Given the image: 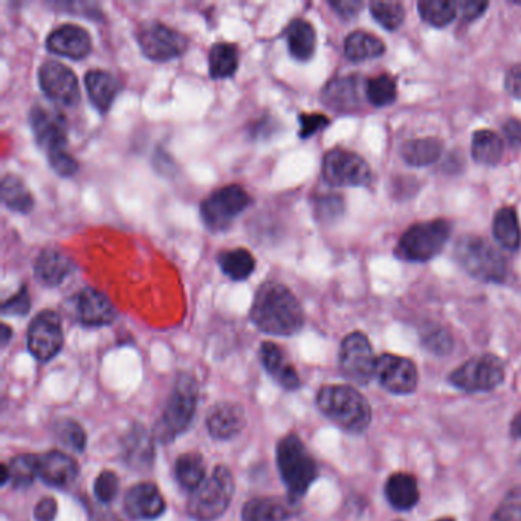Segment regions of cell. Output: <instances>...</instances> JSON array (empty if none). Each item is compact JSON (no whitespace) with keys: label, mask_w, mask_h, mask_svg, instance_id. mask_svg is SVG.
Wrapping results in <instances>:
<instances>
[{"label":"cell","mask_w":521,"mask_h":521,"mask_svg":"<svg viewBox=\"0 0 521 521\" xmlns=\"http://www.w3.org/2000/svg\"><path fill=\"white\" fill-rule=\"evenodd\" d=\"M344 52L352 62H366L381 57L386 52V45L373 34L355 31L344 42Z\"/></svg>","instance_id":"4dcf8cb0"},{"label":"cell","mask_w":521,"mask_h":521,"mask_svg":"<svg viewBox=\"0 0 521 521\" xmlns=\"http://www.w3.org/2000/svg\"><path fill=\"white\" fill-rule=\"evenodd\" d=\"M75 312L83 326L103 327L114 323L117 311L111 298L94 288H86L75 297Z\"/></svg>","instance_id":"d6986e66"},{"label":"cell","mask_w":521,"mask_h":521,"mask_svg":"<svg viewBox=\"0 0 521 521\" xmlns=\"http://www.w3.org/2000/svg\"><path fill=\"white\" fill-rule=\"evenodd\" d=\"M31 309L30 292L26 286H22L20 291L13 297L8 298L2 305V314L14 315V317H25Z\"/></svg>","instance_id":"f6af8a7d"},{"label":"cell","mask_w":521,"mask_h":521,"mask_svg":"<svg viewBox=\"0 0 521 521\" xmlns=\"http://www.w3.org/2000/svg\"><path fill=\"white\" fill-rule=\"evenodd\" d=\"M511 433L512 436L520 437L521 439V411H518V415L515 416L514 421H512Z\"/></svg>","instance_id":"91938a15"},{"label":"cell","mask_w":521,"mask_h":521,"mask_svg":"<svg viewBox=\"0 0 521 521\" xmlns=\"http://www.w3.org/2000/svg\"><path fill=\"white\" fill-rule=\"evenodd\" d=\"M49 166L57 175L63 178L75 175L78 172V162L75 161L74 156L69 155L68 152L59 153V155H52L48 158Z\"/></svg>","instance_id":"bcb514c9"},{"label":"cell","mask_w":521,"mask_h":521,"mask_svg":"<svg viewBox=\"0 0 521 521\" xmlns=\"http://www.w3.org/2000/svg\"><path fill=\"white\" fill-rule=\"evenodd\" d=\"M329 126V118L324 117L321 114H303L300 115V136L305 138H311L315 133L320 130L326 129Z\"/></svg>","instance_id":"7dc6e473"},{"label":"cell","mask_w":521,"mask_h":521,"mask_svg":"<svg viewBox=\"0 0 521 521\" xmlns=\"http://www.w3.org/2000/svg\"><path fill=\"white\" fill-rule=\"evenodd\" d=\"M30 124L37 146L45 150L48 158L68 152V123L59 111L34 106L31 109Z\"/></svg>","instance_id":"5bb4252c"},{"label":"cell","mask_w":521,"mask_h":521,"mask_svg":"<svg viewBox=\"0 0 521 521\" xmlns=\"http://www.w3.org/2000/svg\"><path fill=\"white\" fill-rule=\"evenodd\" d=\"M120 491V479L114 471L104 470L95 479L94 492L101 505H111Z\"/></svg>","instance_id":"7bdbcfd3"},{"label":"cell","mask_w":521,"mask_h":521,"mask_svg":"<svg viewBox=\"0 0 521 521\" xmlns=\"http://www.w3.org/2000/svg\"><path fill=\"white\" fill-rule=\"evenodd\" d=\"M251 320L263 334L292 337L305 324V312L285 285L266 282L254 297Z\"/></svg>","instance_id":"6da1fadb"},{"label":"cell","mask_w":521,"mask_h":521,"mask_svg":"<svg viewBox=\"0 0 521 521\" xmlns=\"http://www.w3.org/2000/svg\"><path fill=\"white\" fill-rule=\"evenodd\" d=\"M424 343L428 349L436 353L450 352L451 346H453V340H451L450 335H448V332H445L444 329L431 331L430 334L425 337Z\"/></svg>","instance_id":"c3c4849f"},{"label":"cell","mask_w":521,"mask_h":521,"mask_svg":"<svg viewBox=\"0 0 521 521\" xmlns=\"http://www.w3.org/2000/svg\"><path fill=\"white\" fill-rule=\"evenodd\" d=\"M360 89L358 75L334 78L324 88L323 103L337 112H355L361 106Z\"/></svg>","instance_id":"cb8c5ba5"},{"label":"cell","mask_w":521,"mask_h":521,"mask_svg":"<svg viewBox=\"0 0 521 521\" xmlns=\"http://www.w3.org/2000/svg\"><path fill=\"white\" fill-rule=\"evenodd\" d=\"M155 442L153 434L141 424H133L121 437V460L136 473H147L155 463Z\"/></svg>","instance_id":"e0dca14e"},{"label":"cell","mask_w":521,"mask_h":521,"mask_svg":"<svg viewBox=\"0 0 521 521\" xmlns=\"http://www.w3.org/2000/svg\"><path fill=\"white\" fill-rule=\"evenodd\" d=\"M418 8L422 19L436 28L450 25L456 19L457 5L450 0H424Z\"/></svg>","instance_id":"f35d334b"},{"label":"cell","mask_w":521,"mask_h":521,"mask_svg":"<svg viewBox=\"0 0 521 521\" xmlns=\"http://www.w3.org/2000/svg\"><path fill=\"white\" fill-rule=\"evenodd\" d=\"M91 521H121L118 515L111 511H95L91 515Z\"/></svg>","instance_id":"6f0895ef"},{"label":"cell","mask_w":521,"mask_h":521,"mask_svg":"<svg viewBox=\"0 0 521 521\" xmlns=\"http://www.w3.org/2000/svg\"><path fill=\"white\" fill-rule=\"evenodd\" d=\"M124 511L130 520L153 521L166 512V500L155 483H138L127 491Z\"/></svg>","instance_id":"ac0fdd59"},{"label":"cell","mask_w":521,"mask_h":521,"mask_svg":"<svg viewBox=\"0 0 521 521\" xmlns=\"http://www.w3.org/2000/svg\"><path fill=\"white\" fill-rule=\"evenodd\" d=\"M260 361H262L268 375L282 389L289 390V392L300 389L301 379L297 370L289 363L285 352L276 343L266 341L260 346Z\"/></svg>","instance_id":"603a6c76"},{"label":"cell","mask_w":521,"mask_h":521,"mask_svg":"<svg viewBox=\"0 0 521 521\" xmlns=\"http://www.w3.org/2000/svg\"><path fill=\"white\" fill-rule=\"evenodd\" d=\"M253 204V199L240 185L219 188L201 204V217L205 227L213 233H224L237 217Z\"/></svg>","instance_id":"ba28073f"},{"label":"cell","mask_w":521,"mask_h":521,"mask_svg":"<svg viewBox=\"0 0 521 521\" xmlns=\"http://www.w3.org/2000/svg\"><path fill=\"white\" fill-rule=\"evenodd\" d=\"M376 378L393 395H410L418 387L419 375L415 363L402 356L381 355L376 361Z\"/></svg>","instance_id":"2e32d148"},{"label":"cell","mask_w":521,"mask_h":521,"mask_svg":"<svg viewBox=\"0 0 521 521\" xmlns=\"http://www.w3.org/2000/svg\"><path fill=\"white\" fill-rule=\"evenodd\" d=\"M505 153L502 138L492 130H477L473 136V156L483 166H496Z\"/></svg>","instance_id":"e575fe53"},{"label":"cell","mask_w":521,"mask_h":521,"mask_svg":"<svg viewBox=\"0 0 521 521\" xmlns=\"http://www.w3.org/2000/svg\"><path fill=\"white\" fill-rule=\"evenodd\" d=\"M370 11L376 22L381 23L386 30H398L404 22L405 11L398 2H372Z\"/></svg>","instance_id":"b9f144b4"},{"label":"cell","mask_w":521,"mask_h":521,"mask_svg":"<svg viewBox=\"0 0 521 521\" xmlns=\"http://www.w3.org/2000/svg\"><path fill=\"white\" fill-rule=\"evenodd\" d=\"M401 153L402 158L410 166H430L441 156L442 144L436 138H419V140H411L405 143Z\"/></svg>","instance_id":"8d00e7d4"},{"label":"cell","mask_w":521,"mask_h":521,"mask_svg":"<svg viewBox=\"0 0 521 521\" xmlns=\"http://www.w3.org/2000/svg\"><path fill=\"white\" fill-rule=\"evenodd\" d=\"M246 425L245 411L234 402H219L207 416V430L216 441H230Z\"/></svg>","instance_id":"7402d4cb"},{"label":"cell","mask_w":521,"mask_h":521,"mask_svg":"<svg viewBox=\"0 0 521 521\" xmlns=\"http://www.w3.org/2000/svg\"><path fill=\"white\" fill-rule=\"evenodd\" d=\"M276 457L280 477L288 491V502L295 505L306 496L312 483L317 480V462L295 433L288 434L279 442Z\"/></svg>","instance_id":"3957f363"},{"label":"cell","mask_w":521,"mask_h":521,"mask_svg":"<svg viewBox=\"0 0 521 521\" xmlns=\"http://www.w3.org/2000/svg\"><path fill=\"white\" fill-rule=\"evenodd\" d=\"M74 271V262L56 248H46L37 257L34 265L36 279L48 288H56L65 282Z\"/></svg>","instance_id":"d4e9b609"},{"label":"cell","mask_w":521,"mask_h":521,"mask_svg":"<svg viewBox=\"0 0 521 521\" xmlns=\"http://www.w3.org/2000/svg\"><path fill=\"white\" fill-rule=\"evenodd\" d=\"M198 382L191 375L181 373L173 384L172 393L161 418L153 428V437L167 445L190 428L198 408Z\"/></svg>","instance_id":"7a4b0ae2"},{"label":"cell","mask_w":521,"mask_h":521,"mask_svg":"<svg viewBox=\"0 0 521 521\" xmlns=\"http://www.w3.org/2000/svg\"><path fill=\"white\" fill-rule=\"evenodd\" d=\"M11 337H13V331H11V327L7 326V324H2V335H0V343H2V347L8 346Z\"/></svg>","instance_id":"680465c9"},{"label":"cell","mask_w":521,"mask_h":521,"mask_svg":"<svg viewBox=\"0 0 521 521\" xmlns=\"http://www.w3.org/2000/svg\"><path fill=\"white\" fill-rule=\"evenodd\" d=\"M454 254L460 266L474 279L500 283L508 276L505 257L482 237H462L457 242Z\"/></svg>","instance_id":"8992f818"},{"label":"cell","mask_w":521,"mask_h":521,"mask_svg":"<svg viewBox=\"0 0 521 521\" xmlns=\"http://www.w3.org/2000/svg\"><path fill=\"white\" fill-rule=\"evenodd\" d=\"M505 381V363L499 356H476L457 367L450 375V382L456 389L463 392H489L499 387Z\"/></svg>","instance_id":"9c48e42d"},{"label":"cell","mask_w":521,"mask_h":521,"mask_svg":"<svg viewBox=\"0 0 521 521\" xmlns=\"http://www.w3.org/2000/svg\"><path fill=\"white\" fill-rule=\"evenodd\" d=\"M39 85L43 94L62 107H72L80 101L81 92L74 72L59 62H46L39 69Z\"/></svg>","instance_id":"9a60e30c"},{"label":"cell","mask_w":521,"mask_h":521,"mask_svg":"<svg viewBox=\"0 0 521 521\" xmlns=\"http://www.w3.org/2000/svg\"><path fill=\"white\" fill-rule=\"evenodd\" d=\"M62 320L54 311H42L28 327L26 344L31 355L40 363L54 360L63 349Z\"/></svg>","instance_id":"4fadbf2b"},{"label":"cell","mask_w":521,"mask_h":521,"mask_svg":"<svg viewBox=\"0 0 521 521\" xmlns=\"http://www.w3.org/2000/svg\"><path fill=\"white\" fill-rule=\"evenodd\" d=\"M318 410L349 433H363L372 422L369 401L355 387L326 386L317 395Z\"/></svg>","instance_id":"277c9868"},{"label":"cell","mask_w":521,"mask_h":521,"mask_svg":"<svg viewBox=\"0 0 521 521\" xmlns=\"http://www.w3.org/2000/svg\"><path fill=\"white\" fill-rule=\"evenodd\" d=\"M386 497L390 505L398 511H410L421 499L418 482L407 473H396L386 483Z\"/></svg>","instance_id":"83f0119b"},{"label":"cell","mask_w":521,"mask_h":521,"mask_svg":"<svg viewBox=\"0 0 521 521\" xmlns=\"http://www.w3.org/2000/svg\"><path fill=\"white\" fill-rule=\"evenodd\" d=\"M59 7L69 8V11H71V13H74L75 8L80 7V4H59ZM81 7H83V11H81V14H83V16H92L95 17V19H97L98 13H100V11L97 10V7H95V5L81 4Z\"/></svg>","instance_id":"9f6ffc18"},{"label":"cell","mask_w":521,"mask_h":521,"mask_svg":"<svg viewBox=\"0 0 521 521\" xmlns=\"http://www.w3.org/2000/svg\"><path fill=\"white\" fill-rule=\"evenodd\" d=\"M54 436H56L59 444L69 448L74 453H83L86 442H88L86 431L72 419H63V421L57 422L56 427H54Z\"/></svg>","instance_id":"60d3db41"},{"label":"cell","mask_w":521,"mask_h":521,"mask_svg":"<svg viewBox=\"0 0 521 521\" xmlns=\"http://www.w3.org/2000/svg\"><path fill=\"white\" fill-rule=\"evenodd\" d=\"M57 512H59L57 500L52 499V497H45V499L40 500L36 508H34V520L54 521L56 520Z\"/></svg>","instance_id":"f907efd6"},{"label":"cell","mask_w":521,"mask_h":521,"mask_svg":"<svg viewBox=\"0 0 521 521\" xmlns=\"http://www.w3.org/2000/svg\"><path fill=\"white\" fill-rule=\"evenodd\" d=\"M375 353L369 338L361 332L347 335L341 343L340 370L344 378L358 386H367L376 373Z\"/></svg>","instance_id":"8fae6325"},{"label":"cell","mask_w":521,"mask_h":521,"mask_svg":"<svg viewBox=\"0 0 521 521\" xmlns=\"http://www.w3.org/2000/svg\"><path fill=\"white\" fill-rule=\"evenodd\" d=\"M210 75L214 80L233 77L239 68V51L231 43H216L208 54Z\"/></svg>","instance_id":"d6a6232c"},{"label":"cell","mask_w":521,"mask_h":521,"mask_svg":"<svg viewBox=\"0 0 521 521\" xmlns=\"http://www.w3.org/2000/svg\"><path fill=\"white\" fill-rule=\"evenodd\" d=\"M46 48L57 56L81 60L89 56L92 49V40L85 28L66 23V25L60 26L49 34L48 39H46Z\"/></svg>","instance_id":"ffe728a7"},{"label":"cell","mask_w":521,"mask_h":521,"mask_svg":"<svg viewBox=\"0 0 521 521\" xmlns=\"http://www.w3.org/2000/svg\"><path fill=\"white\" fill-rule=\"evenodd\" d=\"M323 178L332 187H366L373 176L360 155L337 147L324 156Z\"/></svg>","instance_id":"30bf717a"},{"label":"cell","mask_w":521,"mask_h":521,"mask_svg":"<svg viewBox=\"0 0 521 521\" xmlns=\"http://www.w3.org/2000/svg\"><path fill=\"white\" fill-rule=\"evenodd\" d=\"M492 231L499 245L506 250L517 251L521 245V231L514 208L505 207L494 216Z\"/></svg>","instance_id":"1f68e13d"},{"label":"cell","mask_w":521,"mask_h":521,"mask_svg":"<svg viewBox=\"0 0 521 521\" xmlns=\"http://www.w3.org/2000/svg\"><path fill=\"white\" fill-rule=\"evenodd\" d=\"M217 263L221 266L225 276L230 277L234 282H242L248 279L256 268V260L253 254L243 248L224 251L217 256Z\"/></svg>","instance_id":"836d02e7"},{"label":"cell","mask_w":521,"mask_h":521,"mask_svg":"<svg viewBox=\"0 0 521 521\" xmlns=\"http://www.w3.org/2000/svg\"><path fill=\"white\" fill-rule=\"evenodd\" d=\"M343 211V201L337 195L320 199L317 204V213L320 219H335Z\"/></svg>","instance_id":"681fc988"},{"label":"cell","mask_w":521,"mask_h":521,"mask_svg":"<svg viewBox=\"0 0 521 521\" xmlns=\"http://www.w3.org/2000/svg\"><path fill=\"white\" fill-rule=\"evenodd\" d=\"M437 521H454L453 518H441V520Z\"/></svg>","instance_id":"94428289"},{"label":"cell","mask_w":521,"mask_h":521,"mask_svg":"<svg viewBox=\"0 0 521 521\" xmlns=\"http://www.w3.org/2000/svg\"><path fill=\"white\" fill-rule=\"evenodd\" d=\"M506 91L514 98L521 100V65L512 66L506 74Z\"/></svg>","instance_id":"f5cc1de1"},{"label":"cell","mask_w":521,"mask_h":521,"mask_svg":"<svg viewBox=\"0 0 521 521\" xmlns=\"http://www.w3.org/2000/svg\"><path fill=\"white\" fill-rule=\"evenodd\" d=\"M175 479L185 491H196L207 480L204 457L199 453L181 454L175 463Z\"/></svg>","instance_id":"f546056e"},{"label":"cell","mask_w":521,"mask_h":521,"mask_svg":"<svg viewBox=\"0 0 521 521\" xmlns=\"http://www.w3.org/2000/svg\"><path fill=\"white\" fill-rule=\"evenodd\" d=\"M144 56L153 62H169L178 59L187 51L188 40L184 34L178 33L161 22H147L136 34Z\"/></svg>","instance_id":"7c38bea8"},{"label":"cell","mask_w":521,"mask_h":521,"mask_svg":"<svg viewBox=\"0 0 521 521\" xmlns=\"http://www.w3.org/2000/svg\"><path fill=\"white\" fill-rule=\"evenodd\" d=\"M85 85L92 106L101 114H106L111 109L115 98L123 88L120 80L111 72L97 71V69L86 74Z\"/></svg>","instance_id":"484cf974"},{"label":"cell","mask_w":521,"mask_h":521,"mask_svg":"<svg viewBox=\"0 0 521 521\" xmlns=\"http://www.w3.org/2000/svg\"><path fill=\"white\" fill-rule=\"evenodd\" d=\"M450 236L451 224L444 219L421 222L405 231L396 254L408 262H428L441 253Z\"/></svg>","instance_id":"52a82bcc"},{"label":"cell","mask_w":521,"mask_h":521,"mask_svg":"<svg viewBox=\"0 0 521 521\" xmlns=\"http://www.w3.org/2000/svg\"><path fill=\"white\" fill-rule=\"evenodd\" d=\"M289 52L298 62H308L312 59L317 46V34L314 26L308 20L295 19L289 23L285 31Z\"/></svg>","instance_id":"f1b7e54d"},{"label":"cell","mask_w":521,"mask_h":521,"mask_svg":"<svg viewBox=\"0 0 521 521\" xmlns=\"http://www.w3.org/2000/svg\"><path fill=\"white\" fill-rule=\"evenodd\" d=\"M491 521H521V488L509 492L492 515Z\"/></svg>","instance_id":"ee69618b"},{"label":"cell","mask_w":521,"mask_h":521,"mask_svg":"<svg viewBox=\"0 0 521 521\" xmlns=\"http://www.w3.org/2000/svg\"><path fill=\"white\" fill-rule=\"evenodd\" d=\"M80 468L78 463L62 451H49L39 456L37 476L45 485L66 489L77 480Z\"/></svg>","instance_id":"44dd1931"},{"label":"cell","mask_w":521,"mask_h":521,"mask_svg":"<svg viewBox=\"0 0 521 521\" xmlns=\"http://www.w3.org/2000/svg\"><path fill=\"white\" fill-rule=\"evenodd\" d=\"M2 202L5 207L16 213H30L34 208V198L22 179L16 175H7L2 179Z\"/></svg>","instance_id":"d590c367"},{"label":"cell","mask_w":521,"mask_h":521,"mask_svg":"<svg viewBox=\"0 0 521 521\" xmlns=\"http://www.w3.org/2000/svg\"><path fill=\"white\" fill-rule=\"evenodd\" d=\"M37 463H39V456L36 454H20L14 457L10 465H7L11 485L19 489L33 485L34 480L39 479Z\"/></svg>","instance_id":"74e56055"},{"label":"cell","mask_w":521,"mask_h":521,"mask_svg":"<svg viewBox=\"0 0 521 521\" xmlns=\"http://www.w3.org/2000/svg\"><path fill=\"white\" fill-rule=\"evenodd\" d=\"M329 5L344 19H352L363 8V4L358 0H338V2H331Z\"/></svg>","instance_id":"db71d44e"},{"label":"cell","mask_w":521,"mask_h":521,"mask_svg":"<svg viewBox=\"0 0 521 521\" xmlns=\"http://www.w3.org/2000/svg\"><path fill=\"white\" fill-rule=\"evenodd\" d=\"M367 98L370 103L376 107L389 106L395 103L398 88H396V80L389 74L378 75L367 81L366 86Z\"/></svg>","instance_id":"ab89813d"},{"label":"cell","mask_w":521,"mask_h":521,"mask_svg":"<svg viewBox=\"0 0 521 521\" xmlns=\"http://www.w3.org/2000/svg\"><path fill=\"white\" fill-rule=\"evenodd\" d=\"M488 4L486 2H477V0H466L460 4V13H462L463 19L474 20L477 17L482 16L485 13Z\"/></svg>","instance_id":"11a10c76"},{"label":"cell","mask_w":521,"mask_h":521,"mask_svg":"<svg viewBox=\"0 0 521 521\" xmlns=\"http://www.w3.org/2000/svg\"><path fill=\"white\" fill-rule=\"evenodd\" d=\"M234 477L227 466L214 468L211 476L191 492L187 514L195 521H216L230 508L234 496Z\"/></svg>","instance_id":"5b68a950"},{"label":"cell","mask_w":521,"mask_h":521,"mask_svg":"<svg viewBox=\"0 0 521 521\" xmlns=\"http://www.w3.org/2000/svg\"><path fill=\"white\" fill-rule=\"evenodd\" d=\"M292 506L277 497H256L243 505L242 521H288Z\"/></svg>","instance_id":"4316f807"},{"label":"cell","mask_w":521,"mask_h":521,"mask_svg":"<svg viewBox=\"0 0 521 521\" xmlns=\"http://www.w3.org/2000/svg\"><path fill=\"white\" fill-rule=\"evenodd\" d=\"M503 135H505V140L508 141L512 149L521 147V121L514 120V118L506 121L503 124Z\"/></svg>","instance_id":"816d5d0a"}]
</instances>
